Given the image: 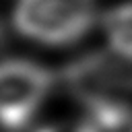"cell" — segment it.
Segmentation results:
<instances>
[{
  "label": "cell",
  "instance_id": "cell-1",
  "mask_svg": "<svg viewBox=\"0 0 132 132\" xmlns=\"http://www.w3.org/2000/svg\"><path fill=\"white\" fill-rule=\"evenodd\" d=\"M95 21V0H19L14 29L43 45H68L87 35Z\"/></svg>",
  "mask_w": 132,
  "mask_h": 132
},
{
  "label": "cell",
  "instance_id": "cell-2",
  "mask_svg": "<svg viewBox=\"0 0 132 132\" xmlns=\"http://www.w3.org/2000/svg\"><path fill=\"white\" fill-rule=\"evenodd\" d=\"M52 72L31 60L12 58L0 62V126L25 128L52 89Z\"/></svg>",
  "mask_w": 132,
  "mask_h": 132
},
{
  "label": "cell",
  "instance_id": "cell-3",
  "mask_svg": "<svg viewBox=\"0 0 132 132\" xmlns=\"http://www.w3.org/2000/svg\"><path fill=\"white\" fill-rule=\"evenodd\" d=\"M107 45L126 62H132V2L113 6L103 16Z\"/></svg>",
  "mask_w": 132,
  "mask_h": 132
},
{
  "label": "cell",
  "instance_id": "cell-4",
  "mask_svg": "<svg viewBox=\"0 0 132 132\" xmlns=\"http://www.w3.org/2000/svg\"><path fill=\"white\" fill-rule=\"evenodd\" d=\"M37 132H97L89 122H62V124H52L45 128H39Z\"/></svg>",
  "mask_w": 132,
  "mask_h": 132
}]
</instances>
